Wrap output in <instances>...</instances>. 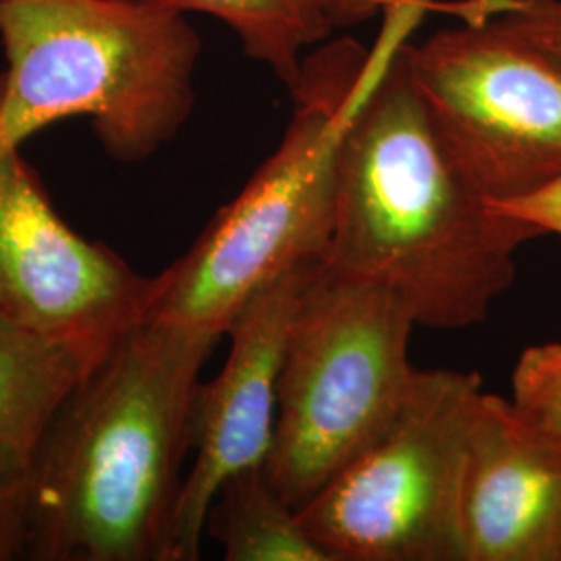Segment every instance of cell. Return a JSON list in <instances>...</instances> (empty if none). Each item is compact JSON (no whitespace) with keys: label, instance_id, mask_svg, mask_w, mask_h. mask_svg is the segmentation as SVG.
Instances as JSON below:
<instances>
[{"label":"cell","instance_id":"18","mask_svg":"<svg viewBox=\"0 0 561 561\" xmlns=\"http://www.w3.org/2000/svg\"><path fill=\"white\" fill-rule=\"evenodd\" d=\"M389 2H396V0H362L364 18H370L373 13H377V11H382V7H387Z\"/></svg>","mask_w":561,"mask_h":561},{"label":"cell","instance_id":"1","mask_svg":"<svg viewBox=\"0 0 561 561\" xmlns=\"http://www.w3.org/2000/svg\"><path fill=\"white\" fill-rule=\"evenodd\" d=\"M219 341L141 322L81 379L42 445L25 560L169 561L194 398Z\"/></svg>","mask_w":561,"mask_h":561},{"label":"cell","instance_id":"11","mask_svg":"<svg viewBox=\"0 0 561 561\" xmlns=\"http://www.w3.org/2000/svg\"><path fill=\"white\" fill-rule=\"evenodd\" d=\"M83 377L67 347L0 319V561L23 558L42 445Z\"/></svg>","mask_w":561,"mask_h":561},{"label":"cell","instance_id":"13","mask_svg":"<svg viewBox=\"0 0 561 561\" xmlns=\"http://www.w3.org/2000/svg\"><path fill=\"white\" fill-rule=\"evenodd\" d=\"M175 13L222 21L250 59L266 65L287 90L300 80L306 50L333 30L321 0H141Z\"/></svg>","mask_w":561,"mask_h":561},{"label":"cell","instance_id":"14","mask_svg":"<svg viewBox=\"0 0 561 561\" xmlns=\"http://www.w3.org/2000/svg\"><path fill=\"white\" fill-rule=\"evenodd\" d=\"M445 9L461 21L493 23L561 73V0H460Z\"/></svg>","mask_w":561,"mask_h":561},{"label":"cell","instance_id":"15","mask_svg":"<svg viewBox=\"0 0 561 561\" xmlns=\"http://www.w3.org/2000/svg\"><path fill=\"white\" fill-rule=\"evenodd\" d=\"M512 403L526 421L561 442V343L522 352L512 375Z\"/></svg>","mask_w":561,"mask_h":561},{"label":"cell","instance_id":"8","mask_svg":"<svg viewBox=\"0 0 561 561\" xmlns=\"http://www.w3.org/2000/svg\"><path fill=\"white\" fill-rule=\"evenodd\" d=\"M159 279L60 219L20 148L0 152V319L59 343L85 375L150 321Z\"/></svg>","mask_w":561,"mask_h":561},{"label":"cell","instance_id":"4","mask_svg":"<svg viewBox=\"0 0 561 561\" xmlns=\"http://www.w3.org/2000/svg\"><path fill=\"white\" fill-rule=\"evenodd\" d=\"M0 152L85 117L108 157L140 162L190 119L202 41L141 0H0Z\"/></svg>","mask_w":561,"mask_h":561},{"label":"cell","instance_id":"3","mask_svg":"<svg viewBox=\"0 0 561 561\" xmlns=\"http://www.w3.org/2000/svg\"><path fill=\"white\" fill-rule=\"evenodd\" d=\"M437 0H396L373 46L341 38L306 55L294 117L277 150L161 275L150 321L225 337L268 280L324 261L335 219L341 141L401 42Z\"/></svg>","mask_w":561,"mask_h":561},{"label":"cell","instance_id":"10","mask_svg":"<svg viewBox=\"0 0 561 561\" xmlns=\"http://www.w3.org/2000/svg\"><path fill=\"white\" fill-rule=\"evenodd\" d=\"M466 561H561V442L512 400H477L461 489Z\"/></svg>","mask_w":561,"mask_h":561},{"label":"cell","instance_id":"16","mask_svg":"<svg viewBox=\"0 0 561 561\" xmlns=\"http://www.w3.org/2000/svg\"><path fill=\"white\" fill-rule=\"evenodd\" d=\"M486 204L507 219L535 227L541 236L551 233L561 238V175L522 198Z\"/></svg>","mask_w":561,"mask_h":561},{"label":"cell","instance_id":"5","mask_svg":"<svg viewBox=\"0 0 561 561\" xmlns=\"http://www.w3.org/2000/svg\"><path fill=\"white\" fill-rule=\"evenodd\" d=\"M416 327L387 287L322 262L291 322L264 472L301 510L400 414L419 368L408 360Z\"/></svg>","mask_w":561,"mask_h":561},{"label":"cell","instance_id":"17","mask_svg":"<svg viewBox=\"0 0 561 561\" xmlns=\"http://www.w3.org/2000/svg\"><path fill=\"white\" fill-rule=\"evenodd\" d=\"M321 4L335 27L366 20L362 0H321Z\"/></svg>","mask_w":561,"mask_h":561},{"label":"cell","instance_id":"9","mask_svg":"<svg viewBox=\"0 0 561 561\" xmlns=\"http://www.w3.org/2000/svg\"><path fill=\"white\" fill-rule=\"evenodd\" d=\"M324 261H310L268 280L227 335L229 356L213 381L201 382L192 408L196 458L185 474L171 530L169 561L201 558L206 516L222 482L264 466L277 422V393L285 347L301 294Z\"/></svg>","mask_w":561,"mask_h":561},{"label":"cell","instance_id":"12","mask_svg":"<svg viewBox=\"0 0 561 561\" xmlns=\"http://www.w3.org/2000/svg\"><path fill=\"white\" fill-rule=\"evenodd\" d=\"M227 561H333L304 528L298 510L280 497L264 466L222 482L206 516Z\"/></svg>","mask_w":561,"mask_h":561},{"label":"cell","instance_id":"2","mask_svg":"<svg viewBox=\"0 0 561 561\" xmlns=\"http://www.w3.org/2000/svg\"><path fill=\"white\" fill-rule=\"evenodd\" d=\"M541 233L491 210L443 148L408 67V41L350 123L337 159L324 264L391 289L416 327L489 319Z\"/></svg>","mask_w":561,"mask_h":561},{"label":"cell","instance_id":"7","mask_svg":"<svg viewBox=\"0 0 561 561\" xmlns=\"http://www.w3.org/2000/svg\"><path fill=\"white\" fill-rule=\"evenodd\" d=\"M408 67L443 148L486 202L561 175V73L537 53L468 20L408 44Z\"/></svg>","mask_w":561,"mask_h":561},{"label":"cell","instance_id":"6","mask_svg":"<svg viewBox=\"0 0 561 561\" xmlns=\"http://www.w3.org/2000/svg\"><path fill=\"white\" fill-rule=\"evenodd\" d=\"M481 391L477 373H416L389 428L298 510L333 561H466L461 489Z\"/></svg>","mask_w":561,"mask_h":561}]
</instances>
